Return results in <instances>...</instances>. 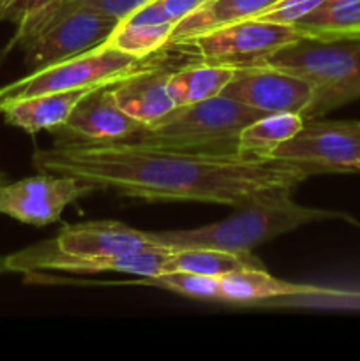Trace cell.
<instances>
[{"instance_id":"obj_21","label":"cell","mask_w":360,"mask_h":361,"mask_svg":"<svg viewBox=\"0 0 360 361\" xmlns=\"http://www.w3.org/2000/svg\"><path fill=\"white\" fill-rule=\"evenodd\" d=\"M235 69L228 66L201 62L172 71L168 78V92L176 108L207 101L222 92L232 80Z\"/></svg>"},{"instance_id":"obj_16","label":"cell","mask_w":360,"mask_h":361,"mask_svg":"<svg viewBox=\"0 0 360 361\" xmlns=\"http://www.w3.org/2000/svg\"><path fill=\"white\" fill-rule=\"evenodd\" d=\"M97 87H102V85L21 99L4 109V122L7 126L25 130L27 134H37L39 130H52L53 133L66 123L74 106Z\"/></svg>"},{"instance_id":"obj_27","label":"cell","mask_w":360,"mask_h":361,"mask_svg":"<svg viewBox=\"0 0 360 361\" xmlns=\"http://www.w3.org/2000/svg\"><path fill=\"white\" fill-rule=\"evenodd\" d=\"M16 2L18 0H0V21H6L7 13Z\"/></svg>"},{"instance_id":"obj_9","label":"cell","mask_w":360,"mask_h":361,"mask_svg":"<svg viewBox=\"0 0 360 361\" xmlns=\"http://www.w3.org/2000/svg\"><path fill=\"white\" fill-rule=\"evenodd\" d=\"M95 190L94 185L73 176L39 173L0 185V214L23 224L42 228L59 222L67 207Z\"/></svg>"},{"instance_id":"obj_1","label":"cell","mask_w":360,"mask_h":361,"mask_svg":"<svg viewBox=\"0 0 360 361\" xmlns=\"http://www.w3.org/2000/svg\"><path fill=\"white\" fill-rule=\"evenodd\" d=\"M39 173H56L97 190L141 201H194L239 208L263 197L293 192L300 182L321 175L314 166L281 159L189 154L122 141L56 137L35 150Z\"/></svg>"},{"instance_id":"obj_3","label":"cell","mask_w":360,"mask_h":361,"mask_svg":"<svg viewBox=\"0 0 360 361\" xmlns=\"http://www.w3.org/2000/svg\"><path fill=\"white\" fill-rule=\"evenodd\" d=\"M265 113L219 94L182 106L155 126L143 127L122 143L189 154L236 155L239 134Z\"/></svg>"},{"instance_id":"obj_6","label":"cell","mask_w":360,"mask_h":361,"mask_svg":"<svg viewBox=\"0 0 360 361\" xmlns=\"http://www.w3.org/2000/svg\"><path fill=\"white\" fill-rule=\"evenodd\" d=\"M119 20L94 7L81 6L60 14L34 34L18 42L25 51V63L35 71L104 44Z\"/></svg>"},{"instance_id":"obj_8","label":"cell","mask_w":360,"mask_h":361,"mask_svg":"<svg viewBox=\"0 0 360 361\" xmlns=\"http://www.w3.org/2000/svg\"><path fill=\"white\" fill-rule=\"evenodd\" d=\"M172 250L154 247L143 252L127 254V256L113 257H80L62 252L53 245L52 240L35 243L27 249L6 256L7 270L16 274H30V271H64V274L88 275L115 271L134 277H150L164 271Z\"/></svg>"},{"instance_id":"obj_10","label":"cell","mask_w":360,"mask_h":361,"mask_svg":"<svg viewBox=\"0 0 360 361\" xmlns=\"http://www.w3.org/2000/svg\"><path fill=\"white\" fill-rule=\"evenodd\" d=\"M272 159L314 166L321 173H349L360 166V122H314L279 145Z\"/></svg>"},{"instance_id":"obj_11","label":"cell","mask_w":360,"mask_h":361,"mask_svg":"<svg viewBox=\"0 0 360 361\" xmlns=\"http://www.w3.org/2000/svg\"><path fill=\"white\" fill-rule=\"evenodd\" d=\"M222 95L261 113H304L313 101V88L302 78L270 66H249L235 69Z\"/></svg>"},{"instance_id":"obj_15","label":"cell","mask_w":360,"mask_h":361,"mask_svg":"<svg viewBox=\"0 0 360 361\" xmlns=\"http://www.w3.org/2000/svg\"><path fill=\"white\" fill-rule=\"evenodd\" d=\"M173 27L175 23L166 18L157 0H148L122 18L106 42L138 59H147L168 46Z\"/></svg>"},{"instance_id":"obj_2","label":"cell","mask_w":360,"mask_h":361,"mask_svg":"<svg viewBox=\"0 0 360 361\" xmlns=\"http://www.w3.org/2000/svg\"><path fill=\"white\" fill-rule=\"evenodd\" d=\"M348 219L337 212L302 207L292 192L263 197L235 208L232 215L214 224L175 231H145L152 245L169 250L217 249L226 252H253L254 247L300 226L328 219Z\"/></svg>"},{"instance_id":"obj_26","label":"cell","mask_w":360,"mask_h":361,"mask_svg":"<svg viewBox=\"0 0 360 361\" xmlns=\"http://www.w3.org/2000/svg\"><path fill=\"white\" fill-rule=\"evenodd\" d=\"M203 2H207V0H157L162 13L166 14V18H168L172 23H179L182 18H186L187 14L193 13L194 9H198Z\"/></svg>"},{"instance_id":"obj_7","label":"cell","mask_w":360,"mask_h":361,"mask_svg":"<svg viewBox=\"0 0 360 361\" xmlns=\"http://www.w3.org/2000/svg\"><path fill=\"white\" fill-rule=\"evenodd\" d=\"M300 37L304 35L293 25L253 18L173 46L191 48L201 62L239 69L258 66L272 53L299 41Z\"/></svg>"},{"instance_id":"obj_20","label":"cell","mask_w":360,"mask_h":361,"mask_svg":"<svg viewBox=\"0 0 360 361\" xmlns=\"http://www.w3.org/2000/svg\"><path fill=\"white\" fill-rule=\"evenodd\" d=\"M293 27L304 37L320 41L360 39V0H325Z\"/></svg>"},{"instance_id":"obj_22","label":"cell","mask_w":360,"mask_h":361,"mask_svg":"<svg viewBox=\"0 0 360 361\" xmlns=\"http://www.w3.org/2000/svg\"><path fill=\"white\" fill-rule=\"evenodd\" d=\"M254 268H265V264L253 252H226L217 249L172 250L164 264V271H187L215 279Z\"/></svg>"},{"instance_id":"obj_28","label":"cell","mask_w":360,"mask_h":361,"mask_svg":"<svg viewBox=\"0 0 360 361\" xmlns=\"http://www.w3.org/2000/svg\"><path fill=\"white\" fill-rule=\"evenodd\" d=\"M7 263H6V256H0V275L7 274Z\"/></svg>"},{"instance_id":"obj_14","label":"cell","mask_w":360,"mask_h":361,"mask_svg":"<svg viewBox=\"0 0 360 361\" xmlns=\"http://www.w3.org/2000/svg\"><path fill=\"white\" fill-rule=\"evenodd\" d=\"M169 74L172 71L157 62L116 81L112 85L116 104L145 127L155 126L176 109L168 92Z\"/></svg>"},{"instance_id":"obj_19","label":"cell","mask_w":360,"mask_h":361,"mask_svg":"<svg viewBox=\"0 0 360 361\" xmlns=\"http://www.w3.org/2000/svg\"><path fill=\"white\" fill-rule=\"evenodd\" d=\"M304 118L299 113H267L242 129L236 141V155L242 159H272L279 145L288 141L302 129Z\"/></svg>"},{"instance_id":"obj_13","label":"cell","mask_w":360,"mask_h":361,"mask_svg":"<svg viewBox=\"0 0 360 361\" xmlns=\"http://www.w3.org/2000/svg\"><path fill=\"white\" fill-rule=\"evenodd\" d=\"M53 245L62 252L80 257H113L154 249L145 231L116 221H94L66 226Z\"/></svg>"},{"instance_id":"obj_23","label":"cell","mask_w":360,"mask_h":361,"mask_svg":"<svg viewBox=\"0 0 360 361\" xmlns=\"http://www.w3.org/2000/svg\"><path fill=\"white\" fill-rule=\"evenodd\" d=\"M147 2L148 0H56V2L49 4V6L44 7L42 11H39V13H35L34 16H30L28 20H25L23 23L16 25V34L11 39L6 51H9L13 46H18V42H20L21 39L34 34V32L39 30L42 25L49 23L52 20L59 18L60 14L67 13V11L74 9V7H94V9L102 11V13L109 14V16L116 18V20L120 21L122 18H126L127 14H131L134 9H138V7L143 6V4Z\"/></svg>"},{"instance_id":"obj_25","label":"cell","mask_w":360,"mask_h":361,"mask_svg":"<svg viewBox=\"0 0 360 361\" xmlns=\"http://www.w3.org/2000/svg\"><path fill=\"white\" fill-rule=\"evenodd\" d=\"M56 2V0H18L13 7L7 13L6 21H11L14 25L23 23L25 20H28L30 16H34L35 13L42 11L44 7H48L49 4Z\"/></svg>"},{"instance_id":"obj_30","label":"cell","mask_w":360,"mask_h":361,"mask_svg":"<svg viewBox=\"0 0 360 361\" xmlns=\"http://www.w3.org/2000/svg\"><path fill=\"white\" fill-rule=\"evenodd\" d=\"M356 171H360V166H359V169H356Z\"/></svg>"},{"instance_id":"obj_29","label":"cell","mask_w":360,"mask_h":361,"mask_svg":"<svg viewBox=\"0 0 360 361\" xmlns=\"http://www.w3.org/2000/svg\"><path fill=\"white\" fill-rule=\"evenodd\" d=\"M7 182H9V180H7V175L6 173L0 171V185H4V183H7Z\"/></svg>"},{"instance_id":"obj_5","label":"cell","mask_w":360,"mask_h":361,"mask_svg":"<svg viewBox=\"0 0 360 361\" xmlns=\"http://www.w3.org/2000/svg\"><path fill=\"white\" fill-rule=\"evenodd\" d=\"M154 63H157V60H150V56L138 59L104 42L92 51L30 71L25 78L0 87V113L13 102L34 95L116 83Z\"/></svg>"},{"instance_id":"obj_4","label":"cell","mask_w":360,"mask_h":361,"mask_svg":"<svg viewBox=\"0 0 360 361\" xmlns=\"http://www.w3.org/2000/svg\"><path fill=\"white\" fill-rule=\"evenodd\" d=\"M261 63L295 74L311 85L313 101L304 113L306 120L318 118L360 99V39L320 41L300 37Z\"/></svg>"},{"instance_id":"obj_24","label":"cell","mask_w":360,"mask_h":361,"mask_svg":"<svg viewBox=\"0 0 360 361\" xmlns=\"http://www.w3.org/2000/svg\"><path fill=\"white\" fill-rule=\"evenodd\" d=\"M325 0H279L277 4L261 13L258 20L272 21V23L295 25L309 13H313L318 6H321Z\"/></svg>"},{"instance_id":"obj_17","label":"cell","mask_w":360,"mask_h":361,"mask_svg":"<svg viewBox=\"0 0 360 361\" xmlns=\"http://www.w3.org/2000/svg\"><path fill=\"white\" fill-rule=\"evenodd\" d=\"M277 2L279 0H207L175 23L168 46L180 44L228 25L253 20Z\"/></svg>"},{"instance_id":"obj_12","label":"cell","mask_w":360,"mask_h":361,"mask_svg":"<svg viewBox=\"0 0 360 361\" xmlns=\"http://www.w3.org/2000/svg\"><path fill=\"white\" fill-rule=\"evenodd\" d=\"M112 85H102L85 95L60 129L56 137L87 141H124L143 129V123L131 118L115 101Z\"/></svg>"},{"instance_id":"obj_18","label":"cell","mask_w":360,"mask_h":361,"mask_svg":"<svg viewBox=\"0 0 360 361\" xmlns=\"http://www.w3.org/2000/svg\"><path fill=\"white\" fill-rule=\"evenodd\" d=\"M219 281L222 288V302L228 303H258L320 293V289L313 286L293 284L274 277L265 268L233 271Z\"/></svg>"}]
</instances>
